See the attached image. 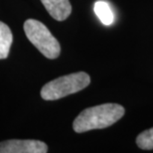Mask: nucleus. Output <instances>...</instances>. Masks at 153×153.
<instances>
[{
  "label": "nucleus",
  "instance_id": "f257e3e1",
  "mask_svg": "<svg viewBox=\"0 0 153 153\" xmlns=\"http://www.w3.org/2000/svg\"><path fill=\"white\" fill-rule=\"evenodd\" d=\"M124 108L117 103H105L85 108L76 117L73 128L76 133L105 128L124 115Z\"/></svg>",
  "mask_w": 153,
  "mask_h": 153
},
{
  "label": "nucleus",
  "instance_id": "f03ea898",
  "mask_svg": "<svg viewBox=\"0 0 153 153\" xmlns=\"http://www.w3.org/2000/svg\"><path fill=\"white\" fill-rule=\"evenodd\" d=\"M90 82V76L85 72L63 76L46 84L41 90V97L45 100H60L84 90Z\"/></svg>",
  "mask_w": 153,
  "mask_h": 153
},
{
  "label": "nucleus",
  "instance_id": "7ed1b4c3",
  "mask_svg": "<svg viewBox=\"0 0 153 153\" xmlns=\"http://www.w3.org/2000/svg\"><path fill=\"white\" fill-rule=\"evenodd\" d=\"M24 32L27 38L48 59H56L61 53L58 40L47 27L35 19H28L24 23Z\"/></svg>",
  "mask_w": 153,
  "mask_h": 153
},
{
  "label": "nucleus",
  "instance_id": "20e7f679",
  "mask_svg": "<svg viewBox=\"0 0 153 153\" xmlns=\"http://www.w3.org/2000/svg\"><path fill=\"white\" fill-rule=\"evenodd\" d=\"M48 146L40 140L11 139L0 142V153H46Z\"/></svg>",
  "mask_w": 153,
  "mask_h": 153
},
{
  "label": "nucleus",
  "instance_id": "39448f33",
  "mask_svg": "<svg viewBox=\"0 0 153 153\" xmlns=\"http://www.w3.org/2000/svg\"><path fill=\"white\" fill-rule=\"evenodd\" d=\"M48 13L57 21H64L70 16L72 5L69 0H41Z\"/></svg>",
  "mask_w": 153,
  "mask_h": 153
},
{
  "label": "nucleus",
  "instance_id": "423d86ee",
  "mask_svg": "<svg viewBox=\"0 0 153 153\" xmlns=\"http://www.w3.org/2000/svg\"><path fill=\"white\" fill-rule=\"evenodd\" d=\"M12 42L13 35L10 28L0 21V60L6 59L8 57Z\"/></svg>",
  "mask_w": 153,
  "mask_h": 153
},
{
  "label": "nucleus",
  "instance_id": "0eeeda50",
  "mask_svg": "<svg viewBox=\"0 0 153 153\" xmlns=\"http://www.w3.org/2000/svg\"><path fill=\"white\" fill-rule=\"evenodd\" d=\"M94 13L103 25H111L114 21V14L111 6L105 0H99L94 3Z\"/></svg>",
  "mask_w": 153,
  "mask_h": 153
},
{
  "label": "nucleus",
  "instance_id": "6e6552de",
  "mask_svg": "<svg viewBox=\"0 0 153 153\" xmlns=\"http://www.w3.org/2000/svg\"><path fill=\"white\" fill-rule=\"evenodd\" d=\"M136 143L141 149L145 150L153 149V127L140 133L136 138Z\"/></svg>",
  "mask_w": 153,
  "mask_h": 153
}]
</instances>
